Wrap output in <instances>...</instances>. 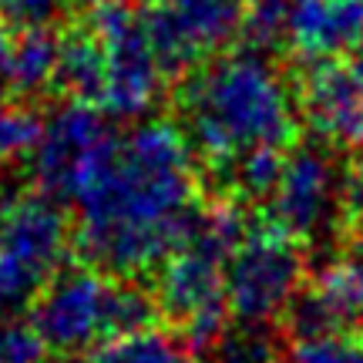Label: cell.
<instances>
[{"label": "cell", "mask_w": 363, "mask_h": 363, "mask_svg": "<svg viewBox=\"0 0 363 363\" xmlns=\"http://www.w3.org/2000/svg\"><path fill=\"white\" fill-rule=\"evenodd\" d=\"M78 249L111 276L162 266L195 216V148L172 121H142L118 135L111 158L81 189Z\"/></svg>", "instance_id": "6da1fadb"}, {"label": "cell", "mask_w": 363, "mask_h": 363, "mask_svg": "<svg viewBox=\"0 0 363 363\" xmlns=\"http://www.w3.org/2000/svg\"><path fill=\"white\" fill-rule=\"evenodd\" d=\"M185 135L216 169L256 148H283L296 135L299 104L266 51L222 54L192 71L179 91Z\"/></svg>", "instance_id": "7a4b0ae2"}, {"label": "cell", "mask_w": 363, "mask_h": 363, "mask_svg": "<svg viewBox=\"0 0 363 363\" xmlns=\"http://www.w3.org/2000/svg\"><path fill=\"white\" fill-rule=\"evenodd\" d=\"M242 233L246 225L235 206H212L195 216L189 235L158 269V310L195 350H208L225 330V259Z\"/></svg>", "instance_id": "3957f363"}, {"label": "cell", "mask_w": 363, "mask_h": 363, "mask_svg": "<svg viewBox=\"0 0 363 363\" xmlns=\"http://www.w3.org/2000/svg\"><path fill=\"white\" fill-rule=\"evenodd\" d=\"M152 316L155 299L138 286L121 283L111 272L94 266H81L57 272L40 289L30 323L38 326L48 350L74 357L98 350L115 337L152 326Z\"/></svg>", "instance_id": "277c9868"}, {"label": "cell", "mask_w": 363, "mask_h": 363, "mask_svg": "<svg viewBox=\"0 0 363 363\" xmlns=\"http://www.w3.org/2000/svg\"><path fill=\"white\" fill-rule=\"evenodd\" d=\"M78 24L94 34L104 54V84L94 108L108 118H142L158 101L165 71L135 0H88Z\"/></svg>", "instance_id": "5b68a950"}, {"label": "cell", "mask_w": 363, "mask_h": 363, "mask_svg": "<svg viewBox=\"0 0 363 363\" xmlns=\"http://www.w3.org/2000/svg\"><path fill=\"white\" fill-rule=\"evenodd\" d=\"M71 246L51 195H17L0 206V313L24 306L61 272Z\"/></svg>", "instance_id": "8992f818"}, {"label": "cell", "mask_w": 363, "mask_h": 363, "mask_svg": "<svg viewBox=\"0 0 363 363\" xmlns=\"http://www.w3.org/2000/svg\"><path fill=\"white\" fill-rule=\"evenodd\" d=\"M303 286V252L283 229H246L225 259V303L239 323H269Z\"/></svg>", "instance_id": "52a82bcc"}, {"label": "cell", "mask_w": 363, "mask_h": 363, "mask_svg": "<svg viewBox=\"0 0 363 363\" xmlns=\"http://www.w3.org/2000/svg\"><path fill=\"white\" fill-rule=\"evenodd\" d=\"M118 135L108 125V115L94 104L71 98L57 104L48 121H40L38 145L30 152V172L40 192L51 199H78L101 165L111 158Z\"/></svg>", "instance_id": "ba28073f"}, {"label": "cell", "mask_w": 363, "mask_h": 363, "mask_svg": "<svg viewBox=\"0 0 363 363\" xmlns=\"http://www.w3.org/2000/svg\"><path fill=\"white\" fill-rule=\"evenodd\" d=\"M343 175L330 152L323 148H296L283 155L279 179L269 192L272 225L283 229L296 242H320L333 233L343 212Z\"/></svg>", "instance_id": "9c48e42d"}, {"label": "cell", "mask_w": 363, "mask_h": 363, "mask_svg": "<svg viewBox=\"0 0 363 363\" xmlns=\"http://www.w3.org/2000/svg\"><path fill=\"white\" fill-rule=\"evenodd\" d=\"M242 13L246 0H155L142 17L162 71L179 74L229 44L242 27Z\"/></svg>", "instance_id": "30bf717a"}, {"label": "cell", "mask_w": 363, "mask_h": 363, "mask_svg": "<svg viewBox=\"0 0 363 363\" xmlns=\"http://www.w3.org/2000/svg\"><path fill=\"white\" fill-rule=\"evenodd\" d=\"M299 111L326 142H363V44L347 57L306 67Z\"/></svg>", "instance_id": "8fae6325"}, {"label": "cell", "mask_w": 363, "mask_h": 363, "mask_svg": "<svg viewBox=\"0 0 363 363\" xmlns=\"http://www.w3.org/2000/svg\"><path fill=\"white\" fill-rule=\"evenodd\" d=\"M283 44L306 65L347 57L363 44V0H289Z\"/></svg>", "instance_id": "7c38bea8"}, {"label": "cell", "mask_w": 363, "mask_h": 363, "mask_svg": "<svg viewBox=\"0 0 363 363\" xmlns=\"http://www.w3.org/2000/svg\"><path fill=\"white\" fill-rule=\"evenodd\" d=\"M306 296L323 313L330 330L363 323V246L326 262Z\"/></svg>", "instance_id": "4fadbf2b"}, {"label": "cell", "mask_w": 363, "mask_h": 363, "mask_svg": "<svg viewBox=\"0 0 363 363\" xmlns=\"http://www.w3.org/2000/svg\"><path fill=\"white\" fill-rule=\"evenodd\" d=\"M57 48L61 38L44 27H21V34L13 38L4 81L17 98H34L40 91H48L57 78Z\"/></svg>", "instance_id": "5bb4252c"}, {"label": "cell", "mask_w": 363, "mask_h": 363, "mask_svg": "<svg viewBox=\"0 0 363 363\" xmlns=\"http://www.w3.org/2000/svg\"><path fill=\"white\" fill-rule=\"evenodd\" d=\"M88 363H185L182 360V347L172 337L158 333L152 326L125 333L101 343L98 350H91Z\"/></svg>", "instance_id": "9a60e30c"}, {"label": "cell", "mask_w": 363, "mask_h": 363, "mask_svg": "<svg viewBox=\"0 0 363 363\" xmlns=\"http://www.w3.org/2000/svg\"><path fill=\"white\" fill-rule=\"evenodd\" d=\"M212 363H279V343L266 323H239L212 343Z\"/></svg>", "instance_id": "2e32d148"}, {"label": "cell", "mask_w": 363, "mask_h": 363, "mask_svg": "<svg viewBox=\"0 0 363 363\" xmlns=\"http://www.w3.org/2000/svg\"><path fill=\"white\" fill-rule=\"evenodd\" d=\"M279 169H283L279 148H256V152H246L242 158H235L233 165H225L222 175H229L235 192L246 195V199H269L272 185L279 179Z\"/></svg>", "instance_id": "e0dca14e"}, {"label": "cell", "mask_w": 363, "mask_h": 363, "mask_svg": "<svg viewBox=\"0 0 363 363\" xmlns=\"http://www.w3.org/2000/svg\"><path fill=\"white\" fill-rule=\"evenodd\" d=\"M40 135V118L21 101L0 98V162L30 155Z\"/></svg>", "instance_id": "ac0fdd59"}, {"label": "cell", "mask_w": 363, "mask_h": 363, "mask_svg": "<svg viewBox=\"0 0 363 363\" xmlns=\"http://www.w3.org/2000/svg\"><path fill=\"white\" fill-rule=\"evenodd\" d=\"M286 363H363V340L340 337L337 330L299 337Z\"/></svg>", "instance_id": "d6986e66"}, {"label": "cell", "mask_w": 363, "mask_h": 363, "mask_svg": "<svg viewBox=\"0 0 363 363\" xmlns=\"http://www.w3.org/2000/svg\"><path fill=\"white\" fill-rule=\"evenodd\" d=\"M48 343L34 323L0 316V363H44Z\"/></svg>", "instance_id": "ffe728a7"}, {"label": "cell", "mask_w": 363, "mask_h": 363, "mask_svg": "<svg viewBox=\"0 0 363 363\" xmlns=\"http://www.w3.org/2000/svg\"><path fill=\"white\" fill-rule=\"evenodd\" d=\"M67 0H0V21L13 27H44L65 11Z\"/></svg>", "instance_id": "44dd1931"}, {"label": "cell", "mask_w": 363, "mask_h": 363, "mask_svg": "<svg viewBox=\"0 0 363 363\" xmlns=\"http://www.w3.org/2000/svg\"><path fill=\"white\" fill-rule=\"evenodd\" d=\"M343 208H347V219H350L353 233L363 239V165L353 172V179L347 182V195H343Z\"/></svg>", "instance_id": "7402d4cb"}, {"label": "cell", "mask_w": 363, "mask_h": 363, "mask_svg": "<svg viewBox=\"0 0 363 363\" xmlns=\"http://www.w3.org/2000/svg\"><path fill=\"white\" fill-rule=\"evenodd\" d=\"M11 44H13L11 24H4V21H0V78H4V67H7V54H11Z\"/></svg>", "instance_id": "603a6c76"}, {"label": "cell", "mask_w": 363, "mask_h": 363, "mask_svg": "<svg viewBox=\"0 0 363 363\" xmlns=\"http://www.w3.org/2000/svg\"><path fill=\"white\" fill-rule=\"evenodd\" d=\"M0 206H4V199H0Z\"/></svg>", "instance_id": "cb8c5ba5"}]
</instances>
